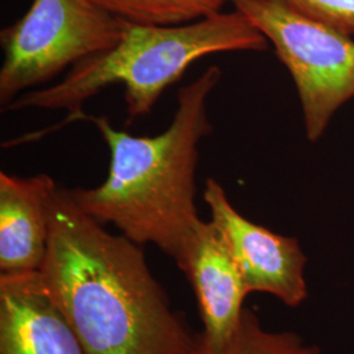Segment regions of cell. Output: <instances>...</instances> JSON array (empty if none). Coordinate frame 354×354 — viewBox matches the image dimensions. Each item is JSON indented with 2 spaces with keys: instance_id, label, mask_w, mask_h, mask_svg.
<instances>
[{
  "instance_id": "9c48e42d",
  "label": "cell",
  "mask_w": 354,
  "mask_h": 354,
  "mask_svg": "<svg viewBox=\"0 0 354 354\" xmlns=\"http://www.w3.org/2000/svg\"><path fill=\"white\" fill-rule=\"evenodd\" d=\"M57 183L49 175L0 172V273L39 270L50 232V198Z\"/></svg>"
},
{
  "instance_id": "277c9868",
  "label": "cell",
  "mask_w": 354,
  "mask_h": 354,
  "mask_svg": "<svg viewBox=\"0 0 354 354\" xmlns=\"http://www.w3.org/2000/svg\"><path fill=\"white\" fill-rule=\"evenodd\" d=\"M127 26L89 0H33L21 19L0 32L3 109L68 66L111 50Z\"/></svg>"
},
{
  "instance_id": "8fae6325",
  "label": "cell",
  "mask_w": 354,
  "mask_h": 354,
  "mask_svg": "<svg viewBox=\"0 0 354 354\" xmlns=\"http://www.w3.org/2000/svg\"><path fill=\"white\" fill-rule=\"evenodd\" d=\"M193 354L209 353L196 342ZM219 354H320V351L306 345L292 332H266L252 310L244 308L239 327Z\"/></svg>"
},
{
  "instance_id": "7a4b0ae2",
  "label": "cell",
  "mask_w": 354,
  "mask_h": 354,
  "mask_svg": "<svg viewBox=\"0 0 354 354\" xmlns=\"http://www.w3.org/2000/svg\"><path fill=\"white\" fill-rule=\"evenodd\" d=\"M221 75L218 66H210L180 89L171 125L155 137L130 136L106 117L84 114L108 145L111 163L102 185L70 189L76 205L127 239L153 244L176 263L203 222L196 206L198 146L213 130L207 99Z\"/></svg>"
},
{
  "instance_id": "30bf717a",
  "label": "cell",
  "mask_w": 354,
  "mask_h": 354,
  "mask_svg": "<svg viewBox=\"0 0 354 354\" xmlns=\"http://www.w3.org/2000/svg\"><path fill=\"white\" fill-rule=\"evenodd\" d=\"M106 12L140 26H178L222 12L230 0H89Z\"/></svg>"
},
{
  "instance_id": "52a82bcc",
  "label": "cell",
  "mask_w": 354,
  "mask_h": 354,
  "mask_svg": "<svg viewBox=\"0 0 354 354\" xmlns=\"http://www.w3.org/2000/svg\"><path fill=\"white\" fill-rule=\"evenodd\" d=\"M196 295L203 330L196 342L209 354H219L239 327L248 295L239 268L222 232L203 221L176 261Z\"/></svg>"
},
{
  "instance_id": "5b68a950",
  "label": "cell",
  "mask_w": 354,
  "mask_h": 354,
  "mask_svg": "<svg viewBox=\"0 0 354 354\" xmlns=\"http://www.w3.org/2000/svg\"><path fill=\"white\" fill-rule=\"evenodd\" d=\"M274 46L299 93L307 137L324 133L335 112L354 96L352 36L297 12L283 0H230Z\"/></svg>"
},
{
  "instance_id": "3957f363",
  "label": "cell",
  "mask_w": 354,
  "mask_h": 354,
  "mask_svg": "<svg viewBox=\"0 0 354 354\" xmlns=\"http://www.w3.org/2000/svg\"><path fill=\"white\" fill-rule=\"evenodd\" d=\"M268 42L238 10L178 26L127 21L124 36L111 50L77 62L57 84L26 92L3 111H66L70 120L82 121L84 102L122 83L130 124L150 113L165 89L178 82L193 62L215 53L266 50Z\"/></svg>"
},
{
  "instance_id": "7c38bea8",
  "label": "cell",
  "mask_w": 354,
  "mask_h": 354,
  "mask_svg": "<svg viewBox=\"0 0 354 354\" xmlns=\"http://www.w3.org/2000/svg\"><path fill=\"white\" fill-rule=\"evenodd\" d=\"M297 12L354 36V0H283Z\"/></svg>"
},
{
  "instance_id": "ba28073f",
  "label": "cell",
  "mask_w": 354,
  "mask_h": 354,
  "mask_svg": "<svg viewBox=\"0 0 354 354\" xmlns=\"http://www.w3.org/2000/svg\"><path fill=\"white\" fill-rule=\"evenodd\" d=\"M0 354H87L38 270L0 273Z\"/></svg>"
},
{
  "instance_id": "6da1fadb",
  "label": "cell",
  "mask_w": 354,
  "mask_h": 354,
  "mask_svg": "<svg viewBox=\"0 0 354 354\" xmlns=\"http://www.w3.org/2000/svg\"><path fill=\"white\" fill-rule=\"evenodd\" d=\"M41 281L87 354H193L196 333L171 307L142 245L113 235L57 184Z\"/></svg>"
},
{
  "instance_id": "8992f818",
  "label": "cell",
  "mask_w": 354,
  "mask_h": 354,
  "mask_svg": "<svg viewBox=\"0 0 354 354\" xmlns=\"http://www.w3.org/2000/svg\"><path fill=\"white\" fill-rule=\"evenodd\" d=\"M203 197L212 213L210 221L222 232L248 294L268 292L290 307L302 304L307 298V257L298 241L274 234L239 214L214 178H207Z\"/></svg>"
}]
</instances>
